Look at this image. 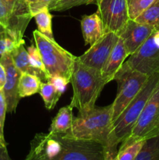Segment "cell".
<instances>
[{
    "label": "cell",
    "mask_w": 159,
    "mask_h": 160,
    "mask_svg": "<svg viewBox=\"0 0 159 160\" xmlns=\"http://www.w3.org/2000/svg\"><path fill=\"white\" fill-rule=\"evenodd\" d=\"M24 160H106V153L99 142L65 134L40 133L31 142Z\"/></svg>",
    "instance_id": "1"
},
{
    "label": "cell",
    "mask_w": 159,
    "mask_h": 160,
    "mask_svg": "<svg viewBox=\"0 0 159 160\" xmlns=\"http://www.w3.org/2000/svg\"><path fill=\"white\" fill-rule=\"evenodd\" d=\"M158 84L159 71L148 78L143 88L112 123V131L105 149L106 160L115 158L118 152L117 147L132 132L142 110Z\"/></svg>",
    "instance_id": "2"
},
{
    "label": "cell",
    "mask_w": 159,
    "mask_h": 160,
    "mask_svg": "<svg viewBox=\"0 0 159 160\" xmlns=\"http://www.w3.org/2000/svg\"><path fill=\"white\" fill-rule=\"evenodd\" d=\"M70 83L73 92L70 103L80 112L94 107L101 91L107 84L101 70L85 65L78 57L75 61Z\"/></svg>",
    "instance_id": "3"
},
{
    "label": "cell",
    "mask_w": 159,
    "mask_h": 160,
    "mask_svg": "<svg viewBox=\"0 0 159 160\" xmlns=\"http://www.w3.org/2000/svg\"><path fill=\"white\" fill-rule=\"evenodd\" d=\"M112 104L78 112L73 119V127L66 135L83 140L94 141L107 148L112 131Z\"/></svg>",
    "instance_id": "4"
},
{
    "label": "cell",
    "mask_w": 159,
    "mask_h": 160,
    "mask_svg": "<svg viewBox=\"0 0 159 160\" xmlns=\"http://www.w3.org/2000/svg\"><path fill=\"white\" fill-rule=\"evenodd\" d=\"M33 37L50 78L62 77L70 81L77 57L61 47L55 40L48 38L37 30L34 31Z\"/></svg>",
    "instance_id": "5"
},
{
    "label": "cell",
    "mask_w": 159,
    "mask_h": 160,
    "mask_svg": "<svg viewBox=\"0 0 159 160\" xmlns=\"http://www.w3.org/2000/svg\"><path fill=\"white\" fill-rule=\"evenodd\" d=\"M149 76L133 70L123 62L114 77L118 84L117 95L112 102V122L123 112L146 84Z\"/></svg>",
    "instance_id": "6"
},
{
    "label": "cell",
    "mask_w": 159,
    "mask_h": 160,
    "mask_svg": "<svg viewBox=\"0 0 159 160\" xmlns=\"http://www.w3.org/2000/svg\"><path fill=\"white\" fill-rule=\"evenodd\" d=\"M159 134V84L142 110L132 132L120 144L118 152L135 142Z\"/></svg>",
    "instance_id": "7"
},
{
    "label": "cell",
    "mask_w": 159,
    "mask_h": 160,
    "mask_svg": "<svg viewBox=\"0 0 159 160\" xmlns=\"http://www.w3.org/2000/svg\"><path fill=\"white\" fill-rule=\"evenodd\" d=\"M125 62L133 70L149 77L158 72L159 30H155Z\"/></svg>",
    "instance_id": "8"
},
{
    "label": "cell",
    "mask_w": 159,
    "mask_h": 160,
    "mask_svg": "<svg viewBox=\"0 0 159 160\" xmlns=\"http://www.w3.org/2000/svg\"><path fill=\"white\" fill-rule=\"evenodd\" d=\"M95 5L105 33L114 32L119 35L129 20L126 0H97Z\"/></svg>",
    "instance_id": "9"
},
{
    "label": "cell",
    "mask_w": 159,
    "mask_h": 160,
    "mask_svg": "<svg viewBox=\"0 0 159 160\" xmlns=\"http://www.w3.org/2000/svg\"><path fill=\"white\" fill-rule=\"evenodd\" d=\"M9 14L6 32L19 44H24L23 34L33 18L26 0H2Z\"/></svg>",
    "instance_id": "10"
},
{
    "label": "cell",
    "mask_w": 159,
    "mask_h": 160,
    "mask_svg": "<svg viewBox=\"0 0 159 160\" xmlns=\"http://www.w3.org/2000/svg\"><path fill=\"white\" fill-rule=\"evenodd\" d=\"M118 39L119 36L115 33H104L99 40L90 45V48L79 56L78 59L88 67L101 70Z\"/></svg>",
    "instance_id": "11"
},
{
    "label": "cell",
    "mask_w": 159,
    "mask_h": 160,
    "mask_svg": "<svg viewBox=\"0 0 159 160\" xmlns=\"http://www.w3.org/2000/svg\"><path fill=\"white\" fill-rule=\"evenodd\" d=\"M0 63L6 70V81L2 91L6 102L8 112H14L17 109L20 97L18 94V84L21 72L16 67L10 53H6L0 58Z\"/></svg>",
    "instance_id": "12"
},
{
    "label": "cell",
    "mask_w": 159,
    "mask_h": 160,
    "mask_svg": "<svg viewBox=\"0 0 159 160\" xmlns=\"http://www.w3.org/2000/svg\"><path fill=\"white\" fill-rule=\"evenodd\" d=\"M154 31L149 25L129 19L118 36L123 41L130 56L144 43Z\"/></svg>",
    "instance_id": "13"
},
{
    "label": "cell",
    "mask_w": 159,
    "mask_h": 160,
    "mask_svg": "<svg viewBox=\"0 0 159 160\" xmlns=\"http://www.w3.org/2000/svg\"><path fill=\"white\" fill-rule=\"evenodd\" d=\"M129 56V54L126 49L124 42L119 38L118 42L115 45L101 70V75L107 84L113 81L115 75Z\"/></svg>",
    "instance_id": "14"
},
{
    "label": "cell",
    "mask_w": 159,
    "mask_h": 160,
    "mask_svg": "<svg viewBox=\"0 0 159 160\" xmlns=\"http://www.w3.org/2000/svg\"><path fill=\"white\" fill-rule=\"evenodd\" d=\"M80 23L86 45H93L105 33L102 20L97 12L91 15L84 16Z\"/></svg>",
    "instance_id": "15"
},
{
    "label": "cell",
    "mask_w": 159,
    "mask_h": 160,
    "mask_svg": "<svg viewBox=\"0 0 159 160\" xmlns=\"http://www.w3.org/2000/svg\"><path fill=\"white\" fill-rule=\"evenodd\" d=\"M73 106L70 103L69 106L61 108L57 115L54 117L49 128L50 133L67 134L70 131L73 123Z\"/></svg>",
    "instance_id": "16"
},
{
    "label": "cell",
    "mask_w": 159,
    "mask_h": 160,
    "mask_svg": "<svg viewBox=\"0 0 159 160\" xmlns=\"http://www.w3.org/2000/svg\"><path fill=\"white\" fill-rule=\"evenodd\" d=\"M42 81L36 75L21 73L18 84V94L21 98L31 96L38 93Z\"/></svg>",
    "instance_id": "17"
},
{
    "label": "cell",
    "mask_w": 159,
    "mask_h": 160,
    "mask_svg": "<svg viewBox=\"0 0 159 160\" xmlns=\"http://www.w3.org/2000/svg\"><path fill=\"white\" fill-rule=\"evenodd\" d=\"M10 54L14 65L21 73H31L38 77L37 73L31 66L28 52L26 48H25L24 44H21L17 46Z\"/></svg>",
    "instance_id": "18"
},
{
    "label": "cell",
    "mask_w": 159,
    "mask_h": 160,
    "mask_svg": "<svg viewBox=\"0 0 159 160\" xmlns=\"http://www.w3.org/2000/svg\"><path fill=\"white\" fill-rule=\"evenodd\" d=\"M38 93L41 96L46 109L49 110L54 109L60 97L63 94L49 81L41 83Z\"/></svg>",
    "instance_id": "19"
},
{
    "label": "cell",
    "mask_w": 159,
    "mask_h": 160,
    "mask_svg": "<svg viewBox=\"0 0 159 160\" xmlns=\"http://www.w3.org/2000/svg\"><path fill=\"white\" fill-rule=\"evenodd\" d=\"M37 26V31L48 37L55 40L52 33V15L50 13L48 8H45L34 16Z\"/></svg>",
    "instance_id": "20"
},
{
    "label": "cell",
    "mask_w": 159,
    "mask_h": 160,
    "mask_svg": "<svg viewBox=\"0 0 159 160\" xmlns=\"http://www.w3.org/2000/svg\"><path fill=\"white\" fill-rule=\"evenodd\" d=\"M135 20L149 25L154 30H159V0H154L152 4L138 16Z\"/></svg>",
    "instance_id": "21"
},
{
    "label": "cell",
    "mask_w": 159,
    "mask_h": 160,
    "mask_svg": "<svg viewBox=\"0 0 159 160\" xmlns=\"http://www.w3.org/2000/svg\"><path fill=\"white\" fill-rule=\"evenodd\" d=\"M135 160H159V134L145 140Z\"/></svg>",
    "instance_id": "22"
},
{
    "label": "cell",
    "mask_w": 159,
    "mask_h": 160,
    "mask_svg": "<svg viewBox=\"0 0 159 160\" xmlns=\"http://www.w3.org/2000/svg\"><path fill=\"white\" fill-rule=\"evenodd\" d=\"M26 50L28 52L31 66L37 73L38 78H40L42 82H47L49 80L50 77L45 70V65L43 63L39 50L34 45H31V46L26 48Z\"/></svg>",
    "instance_id": "23"
},
{
    "label": "cell",
    "mask_w": 159,
    "mask_h": 160,
    "mask_svg": "<svg viewBox=\"0 0 159 160\" xmlns=\"http://www.w3.org/2000/svg\"><path fill=\"white\" fill-rule=\"evenodd\" d=\"M97 0H55L49 6L50 11H64L81 5L95 4Z\"/></svg>",
    "instance_id": "24"
},
{
    "label": "cell",
    "mask_w": 159,
    "mask_h": 160,
    "mask_svg": "<svg viewBox=\"0 0 159 160\" xmlns=\"http://www.w3.org/2000/svg\"><path fill=\"white\" fill-rule=\"evenodd\" d=\"M154 0H126L128 13L130 20H135Z\"/></svg>",
    "instance_id": "25"
},
{
    "label": "cell",
    "mask_w": 159,
    "mask_h": 160,
    "mask_svg": "<svg viewBox=\"0 0 159 160\" xmlns=\"http://www.w3.org/2000/svg\"><path fill=\"white\" fill-rule=\"evenodd\" d=\"M20 45L0 26V58L6 53H11Z\"/></svg>",
    "instance_id": "26"
},
{
    "label": "cell",
    "mask_w": 159,
    "mask_h": 160,
    "mask_svg": "<svg viewBox=\"0 0 159 160\" xmlns=\"http://www.w3.org/2000/svg\"><path fill=\"white\" fill-rule=\"evenodd\" d=\"M145 140L139 141L117 152L116 160H135L144 144Z\"/></svg>",
    "instance_id": "27"
},
{
    "label": "cell",
    "mask_w": 159,
    "mask_h": 160,
    "mask_svg": "<svg viewBox=\"0 0 159 160\" xmlns=\"http://www.w3.org/2000/svg\"><path fill=\"white\" fill-rule=\"evenodd\" d=\"M31 15L34 16L45 8H48L55 0H26Z\"/></svg>",
    "instance_id": "28"
},
{
    "label": "cell",
    "mask_w": 159,
    "mask_h": 160,
    "mask_svg": "<svg viewBox=\"0 0 159 160\" xmlns=\"http://www.w3.org/2000/svg\"><path fill=\"white\" fill-rule=\"evenodd\" d=\"M7 112V106H6V98H5L3 91H0V129L4 131L5 120H6V113Z\"/></svg>",
    "instance_id": "29"
},
{
    "label": "cell",
    "mask_w": 159,
    "mask_h": 160,
    "mask_svg": "<svg viewBox=\"0 0 159 160\" xmlns=\"http://www.w3.org/2000/svg\"><path fill=\"white\" fill-rule=\"evenodd\" d=\"M48 81L52 83L62 93H64V92H65L67 84L70 83V81L64 78H62V77H51Z\"/></svg>",
    "instance_id": "30"
},
{
    "label": "cell",
    "mask_w": 159,
    "mask_h": 160,
    "mask_svg": "<svg viewBox=\"0 0 159 160\" xmlns=\"http://www.w3.org/2000/svg\"><path fill=\"white\" fill-rule=\"evenodd\" d=\"M8 24H9V14L2 1L0 0V26L6 30L8 28Z\"/></svg>",
    "instance_id": "31"
},
{
    "label": "cell",
    "mask_w": 159,
    "mask_h": 160,
    "mask_svg": "<svg viewBox=\"0 0 159 160\" xmlns=\"http://www.w3.org/2000/svg\"><path fill=\"white\" fill-rule=\"evenodd\" d=\"M6 81V70H5L4 67L0 63V91L2 90L4 88L5 84Z\"/></svg>",
    "instance_id": "32"
},
{
    "label": "cell",
    "mask_w": 159,
    "mask_h": 160,
    "mask_svg": "<svg viewBox=\"0 0 159 160\" xmlns=\"http://www.w3.org/2000/svg\"><path fill=\"white\" fill-rule=\"evenodd\" d=\"M0 160H12L9 157L6 146L0 144Z\"/></svg>",
    "instance_id": "33"
},
{
    "label": "cell",
    "mask_w": 159,
    "mask_h": 160,
    "mask_svg": "<svg viewBox=\"0 0 159 160\" xmlns=\"http://www.w3.org/2000/svg\"><path fill=\"white\" fill-rule=\"evenodd\" d=\"M0 144L2 145H4V146H6V145H7L6 141H5L4 132H3V131H2L1 129H0Z\"/></svg>",
    "instance_id": "34"
},
{
    "label": "cell",
    "mask_w": 159,
    "mask_h": 160,
    "mask_svg": "<svg viewBox=\"0 0 159 160\" xmlns=\"http://www.w3.org/2000/svg\"><path fill=\"white\" fill-rule=\"evenodd\" d=\"M108 160H116V159H115V158H112V159H110Z\"/></svg>",
    "instance_id": "35"
}]
</instances>
